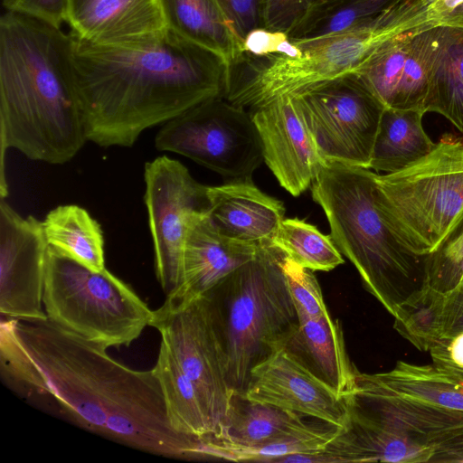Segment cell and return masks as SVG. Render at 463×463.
I'll use <instances>...</instances> for the list:
<instances>
[{
  "mask_svg": "<svg viewBox=\"0 0 463 463\" xmlns=\"http://www.w3.org/2000/svg\"><path fill=\"white\" fill-rule=\"evenodd\" d=\"M429 27L420 0H402L375 19L307 41H293L296 56H253L243 52L227 71L223 97L255 109L272 99L297 95L325 82L355 73L389 39L414 28Z\"/></svg>",
  "mask_w": 463,
  "mask_h": 463,
  "instance_id": "6",
  "label": "cell"
},
{
  "mask_svg": "<svg viewBox=\"0 0 463 463\" xmlns=\"http://www.w3.org/2000/svg\"><path fill=\"white\" fill-rule=\"evenodd\" d=\"M463 280V232L427 256L424 285L448 293Z\"/></svg>",
  "mask_w": 463,
  "mask_h": 463,
  "instance_id": "34",
  "label": "cell"
},
{
  "mask_svg": "<svg viewBox=\"0 0 463 463\" xmlns=\"http://www.w3.org/2000/svg\"><path fill=\"white\" fill-rule=\"evenodd\" d=\"M43 307L48 320L105 348L129 345L153 317V310L106 268L94 270L51 246Z\"/></svg>",
  "mask_w": 463,
  "mask_h": 463,
  "instance_id": "9",
  "label": "cell"
},
{
  "mask_svg": "<svg viewBox=\"0 0 463 463\" xmlns=\"http://www.w3.org/2000/svg\"><path fill=\"white\" fill-rule=\"evenodd\" d=\"M48 242L43 223L0 203V312L6 318L46 320L43 311Z\"/></svg>",
  "mask_w": 463,
  "mask_h": 463,
  "instance_id": "14",
  "label": "cell"
},
{
  "mask_svg": "<svg viewBox=\"0 0 463 463\" xmlns=\"http://www.w3.org/2000/svg\"><path fill=\"white\" fill-rule=\"evenodd\" d=\"M356 375L387 392L463 412V378L436 364L398 361L391 371Z\"/></svg>",
  "mask_w": 463,
  "mask_h": 463,
  "instance_id": "23",
  "label": "cell"
},
{
  "mask_svg": "<svg viewBox=\"0 0 463 463\" xmlns=\"http://www.w3.org/2000/svg\"><path fill=\"white\" fill-rule=\"evenodd\" d=\"M281 269L298 317L316 318L329 313L313 270L286 255L281 260Z\"/></svg>",
  "mask_w": 463,
  "mask_h": 463,
  "instance_id": "33",
  "label": "cell"
},
{
  "mask_svg": "<svg viewBox=\"0 0 463 463\" xmlns=\"http://www.w3.org/2000/svg\"><path fill=\"white\" fill-rule=\"evenodd\" d=\"M374 179L392 230L415 254H430L463 213V140L445 135L423 158Z\"/></svg>",
  "mask_w": 463,
  "mask_h": 463,
  "instance_id": "8",
  "label": "cell"
},
{
  "mask_svg": "<svg viewBox=\"0 0 463 463\" xmlns=\"http://www.w3.org/2000/svg\"><path fill=\"white\" fill-rule=\"evenodd\" d=\"M155 145L159 151L184 156L231 181L251 179L264 161L251 113L223 96L201 102L165 122Z\"/></svg>",
  "mask_w": 463,
  "mask_h": 463,
  "instance_id": "10",
  "label": "cell"
},
{
  "mask_svg": "<svg viewBox=\"0 0 463 463\" xmlns=\"http://www.w3.org/2000/svg\"><path fill=\"white\" fill-rule=\"evenodd\" d=\"M273 244L296 263L313 271H329L345 261L330 235L298 218L282 221Z\"/></svg>",
  "mask_w": 463,
  "mask_h": 463,
  "instance_id": "32",
  "label": "cell"
},
{
  "mask_svg": "<svg viewBox=\"0 0 463 463\" xmlns=\"http://www.w3.org/2000/svg\"><path fill=\"white\" fill-rule=\"evenodd\" d=\"M71 35L73 83L88 141L130 147L141 133L223 96L227 68L169 29L159 42L105 46Z\"/></svg>",
  "mask_w": 463,
  "mask_h": 463,
  "instance_id": "2",
  "label": "cell"
},
{
  "mask_svg": "<svg viewBox=\"0 0 463 463\" xmlns=\"http://www.w3.org/2000/svg\"><path fill=\"white\" fill-rule=\"evenodd\" d=\"M264 161L279 184L298 196L326 165L317 150L303 109L294 95L253 109Z\"/></svg>",
  "mask_w": 463,
  "mask_h": 463,
  "instance_id": "15",
  "label": "cell"
},
{
  "mask_svg": "<svg viewBox=\"0 0 463 463\" xmlns=\"http://www.w3.org/2000/svg\"><path fill=\"white\" fill-rule=\"evenodd\" d=\"M422 29L425 28L411 29L384 42L354 73L385 109H396L403 70L412 40Z\"/></svg>",
  "mask_w": 463,
  "mask_h": 463,
  "instance_id": "30",
  "label": "cell"
},
{
  "mask_svg": "<svg viewBox=\"0 0 463 463\" xmlns=\"http://www.w3.org/2000/svg\"><path fill=\"white\" fill-rule=\"evenodd\" d=\"M233 24L241 39L257 28H264V0H216Z\"/></svg>",
  "mask_w": 463,
  "mask_h": 463,
  "instance_id": "38",
  "label": "cell"
},
{
  "mask_svg": "<svg viewBox=\"0 0 463 463\" xmlns=\"http://www.w3.org/2000/svg\"><path fill=\"white\" fill-rule=\"evenodd\" d=\"M440 25L463 28V6L457 8L441 19L438 24V26Z\"/></svg>",
  "mask_w": 463,
  "mask_h": 463,
  "instance_id": "41",
  "label": "cell"
},
{
  "mask_svg": "<svg viewBox=\"0 0 463 463\" xmlns=\"http://www.w3.org/2000/svg\"><path fill=\"white\" fill-rule=\"evenodd\" d=\"M321 156L326 163L370 169L385 107L355 74L297 95Z\"/></svg>",
  "mask_w": 463,
  "mask_h": 463,
  "instance_id": "11",
  "label": "cell"
},
{
  "mask_svg": "<svg viewBox=\"0 0 463 463\" xmlns=\"http://www.w3.org/2000/svg\"><path fill=\"white\" fill-rule=\"evenodd\" d=\"M463 232V213L458 220L457 223L454 225L445 241L453 239L457 237L458 235L461 234Z\"/></svg>",
  "mask_w": 463,
  "mask_h": 463,
  "instance_id": "42",
  "label": "cell"
},
{
  "mask_svg": "<svg viewBox=\"0 0 463 463\" xmlns=\"http://www.w3.org/2000/svg\"><path fill=\"white\" fill-rule=\"evenodd\" d=\"M298 321L284 347L342 397L354 385L356 367L348 358L339 320L328 313Z\"/></svg>",
  "mask_w": 463,
  "mask_h": 463,
  "instance_id": "20",
  "label": "cell"
},
{
  "mask_svg": "<svg viewBox=\"0 0 463 463\" xmlns=\"http://www.w3.org/2000/svg\"><path fill=\"white\" fill-rule=\"evenodd\" d=\"M42 223L49 246L94 270L105 269L103 233L85 209L75 204L59 205Z\"/></svg>",
  "mask_w": 463,
  "mask_h": 463,
  "instance_id": "25",
  "label": "cell"
},
{
  "mask_svg": "<svg viewBox=\"0 0 463 463\" xmlns=\"http://www.w3.org/2000/svg\"><path fill=\"white\" fill-rule=\"evenodd\" d=\"M153 369L173 428L202 441L211 438L210 423L195 386L162 342Z\"/></svg>",
  "mask_w": 463,
  "mask_h": 463,
  "instance_id": "26",
  "label": "cell"
},
{
  "mask_svg": "<svg viewBox=\"0 0 463 463\" xmlns=\"http://www.w3.org/2000/svg\"><path fill=\"white\" fill-rule=\"evenodd\" d=\"M150 326L161 335L201 399L212 430L220 438L235 396L225 374L221 348L204 296L179 307L153 310Z\"/></svg>",
  "mask_w": 463,
  "mask_h": 463,
  "instance_id": "12",
  "label": "cell"
},
{
  "mask_svg": "<svg viewBox=\"0 0 463 463\" xmlns=\"http://www.w3.org/2000/svg\"><path fill=\"white\" fill-rule=\"evenodd\" d=\"M68 0H3L5 11L45 22L61 28L66 23Z\"/></svg>",
  "mask_w": 463,
  "mask_h": 463,
  "instance_id": "37",
  "label": "cell"
},
{
  "mask_svg": "<svg viewBox=\"0 0 463 463\" xmlns=\"http://www.w3.org/2000/svg\"><path fill=\"white\" fill-rule=\"evenodd\" d=\"M61 28L5 11L0 18L1 156L14 148L52 165L69 162L86 141L71 57Z\"/></svg>",
  "mask_w": 463,
  "mask_h": 463,
  "instance_id": "3",
  "label": "cell"
},
{
  "mask_svg": "<svg viewBox=\"0 0 463 463\" xmlns=\"http://www.w3.org/2000/svg\"><path fill=\"white\" fill-rule=\"evenodd\" d=\"M306 418L286 409L250 402L235 395L224 432L216 439L237 444L258 445L314 432L331 425Z\"/></svg>",
  "mask_w": 463,
  "mask_h": 463,
  "instance_id": "22",
  "label": "cell"
},
{
  "mask_svg": "<svg viewBox=\"0 0 463 463\" xmlns=\"http://www.w3.org/2000/svg\"><path fill=\"white\" fill-rule=\"evenodd\" d=\"M402 0H317L302 22L288 35L307 41L368 23Z\"/></svg>",
  "mask_w": 463,
  "mask_h": 463,
  "instance_id": "29",
  "label": "cell"
},
{
  "mask_svg": "<svg viewBox=\"0 0 463 463\" xmlns=\"http://www.w3.org/2000/svg\"><path fill=\"white\" fill-rule=\"evenodd\" d=\"M317 0H264L263 25L289 35Z\"/></svg>",
  "mask_w": 463,
  "mask_h": 463,
  "instance_id": "35",
  "label": "cell"
},
{
  "mask_svg": "<svg viewBox=\"0 0 463 463\" xmlns=\"http://www.w3.org/2000/svg\"><path fill=\"white\" fill-rule=\"evenodd\" d=\"M0 335L2 376L50 395L81 428L156 456L201 458L202 441L173 428L154 369H131L48 319L2 318Z\"/></svg>",
  "mask_w": 463,
  "mask_h": 463,
  "instance_id": "1",
  "label": "cell"
},
{
  "mask_svg": "<svg viewBox=\"0 0 463 463\" xmlns=\"http://www.w3.org/2000/svg\"><path fill=\"white\" fill-rule=\"evenodd\" d=\"M243 52L253 56L282 54L292 57L298 53L299 48L287 33L261 27L245 36Z\"/></svg>",
  "mask_w": 463,
  "mask_h": 463,
  "instance_id": "36",
  "label": "cell"
},
{
  "mask_svg": "<svg viewBox=\"0 0 463 463\" xmlns=\"http://www.w3.org/2000/svg\"><path fill=\"white\" fill-rule=\"evenodd\" d=\"M448 26L427 27L416 33L408 54L395 109L420 110L424 106L430 81L443 50Z\"/></svg>",
  "mask_w": 463,
  "mask_h": 463,
  "instance_id": "28",
  "label": "cell"
},
{
  "mask_svg": "<svg viewBox=\"0 0 463 463\" xmlns=\"http://www.w3.org/2000/svg\"><path fill=\"white\" fill-rule=\"evenodd\" d=\"M71 34L96 45L139 46L169 32L162 0H68Z\"/></svg>",
  "mask_w": 463,
  "mask_h": 463,
  "instance_id": "17",
  "label": "cell"
},
{
  "mask_svg": "<svg viewBox=\"0 0 463 463\" xmlns=\"http://www.w3.org/2000/svg\"><path fill=\"white\" fill-rule=\"evenodd\" d=\"M429 351L434 364L463 378V332L440 338Z\"/></svg>",
  "mask_w": 463,
  "mask_h": 463,
  "instance_id": "39",
  "label": "cell"
},
{
  "mask_svg": "<svg viewBox=\"0 0 463 463\" xmlns=\"http://www.w3.org/2000/svg\"><path fill=\"white\" fill-rule=\"evenodd\" d=\"M420 110L385 109L375 139L370 169L395 173L430 154L436 146L422 126Z\"/></svg>",
  "mask_w": 463,
  "mask_h": 463,
  "instance_id": "24",
  "label": "cell"
},
{
  "mask_svg": "<svg viewBox=\"0 0 463 463\" xmlns=\"http://www.w3.org/2000/svg\"><path fill=\"white\" fill-rule=\"evenodd\" d=\"M244 399L274 405L337 428L345 426L344 399L305 367L286 347L256 365Z\"/></svg>",
  "mask_w": 463,
  "mask_h": 463,
  "instance_id": "16",
  "label": "cell"
},
{
  "mask_svg": "<svg viewBox=\"0 0 463 463\" xmlns=\"http://www.w3.org/2000/svg\"><path fill=\"white\" fill-rule=\"evenodd\" d=\"M346 421L320 462L463 463V412L387 392L356 375Z\"/></svg>",
  "mask_w": 463,
  "mask_h": 463,
  "instance_id": "5",
  "label": "cell"
},
{
  "mask_svg": "<svg viewBox=\"0 0 463 463\" xmlns=\"http://www.w3.org/2000/svg\"><path fill=\"white\" fill-rule=\"evenodd\" d=\"M445 293L423 285L395 310V330L420 351L442 337Z\"/></svg>",
  "mask_w": 463,
  "mask_h": 463,
  "instance_id": "31",
  "label": "cell"
},
{
  "mask_svg": "<svg viewBox=\"0 0 463 463\" xmlns=\"http://www.w3.org/2000/svg\"><path fill=\"white\" fill-rule=\"evenodd\" d=\"M448 27L424 111L442 115L463 134V28Z\"/></svg>",
  "mask_w": 463,
  "mask_h": 463,
  "instance_id": "27",
  "label": "cell"
},
{
  "mask_svg": "<svg viewBox=\"0 0 463 463\" xmlns=\"http://www.w3.org/2000/svg\"><path fill=\"white\" fill-rule=\"evenodd\" d=\"M168 27L214 53L227 70L243 54V42L216 0H162Z\"/></svg>",
  "mask_w": 463,
  "mask_h": 463,
  "instance_id": "21",
  "label": "cell"
},
{
  "mask_svg": "<svg viewBox=\"0 0 463 463\" xmlns=\"http://www.w3.org/2000/svg\"><path fill=\"white\" fill-rule=\"evenodd\" d=\"M375 173L326 163L311 184L335 246L355 267L365 288L391 315L425 281L429 255L410 250L379 208Z\"/></svg>",
  "mask_w": 463,
  "mask_h": 463,
  "instance_id": "4",
  "label": "cell"
},
{
  "mask_svg": "<svg viewBox=\"0 0 463 463\" xmlns=\"http://www.w3.org/2000/svg\"><path fill=\"white\" fill-rule=\"evenodd\" d=\"M463 332V280L453 290L445 293L442 337Z\"/></svg>",
  "mask_w": 463,
  "mask_h": 463,
  "instance_id": "40",
  "label": "cell"
},
{
  "mask_svg": "<svg viewBox=\"0 0 463 463\" xmlns=\"http://www.w3.org/2000/svg\"><path fill=\"white\" fill-rule=\"evenodd\" d=\"M208 197V216L222 235L256 246H274L284 220L282 202L260 191L251 179L209 186Z\"/></svg>",
  "mask_w": 463,
  "mask_h": 463,
  "instance_id": "19",
  "label": "cell"
},
{
  "mask_svg": "<svg viewBox=\"0 0 463 463\" xmlns=\"http://www.w3.org/2000/svg\"><path fill=\"white\" fill-rule=\"evenodd\" d=\"M145 203L155 251V269L166 295L182 277L183 250L192 221L208 213L209 186L198 183L178 160L156 157L145 165Z\"/></svg>",
  "mask_w": 463,
  "mask_h": 463,
  "instance_id": "13",
  "label": "cell"
},
{
  "mask_svg": "<svg viewBox=\"0 0 463 463\" xmlns=\"http://www.w3.org/2000/svg\"><path fill=\"white\" fill-rule=\"evenodd\" d=\"M259 247L222 235L208 213L196 216L184 244L181 281L163 305L179 307L202 297L252 260Z\"/></svg>",
  "mask_w": 463,
  "mask_h": 463,
  "instance_id": "18",
  "label": "cell"
},
{
  "mask_svg": "<svg viewBox=\"0 0 463 463\" xmlns=\"http://www.w3.org/2000/svg\"><path fill=\"white\" fill-rule=\"evenodd\" d=\"M284 256L273 245L260 246L252 260L203 295L235 395H244L252 369L284 347L298 326Z\"/></svg>",
  "mask_w": 463,
  "mask_h": 463,
  "instance_id": "7",
  "label": "cell"
}]
</instances>
